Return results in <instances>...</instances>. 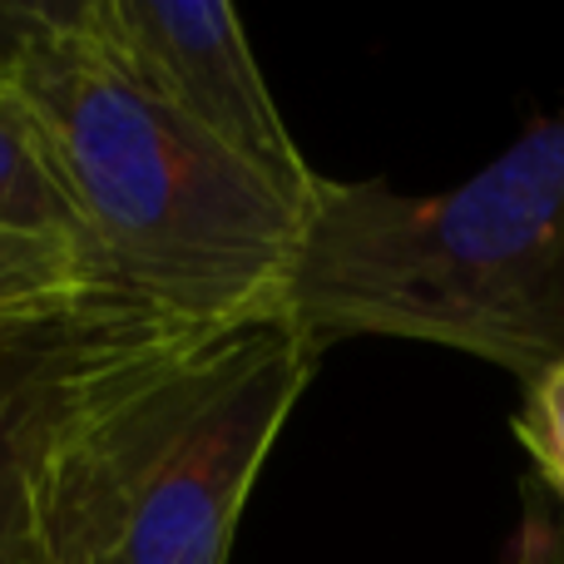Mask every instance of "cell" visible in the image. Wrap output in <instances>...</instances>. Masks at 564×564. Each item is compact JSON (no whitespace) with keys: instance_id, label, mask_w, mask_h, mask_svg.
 <instances>
[{"instance_id":"cell-1","label":"cell","mask_w":564,"mask_h":564,"mask_svg":"<svg viewBox=\"0 0 564 564\" xmlns=\"http://www.w3.org/2000/svg\"><path fill=\"white\" fill-rule=\"evenodd\" d=\"M278 317L317 351L406 337L530 387L564 357V109L446 194L322 178Z\"/></svg>"},{"instance_id":"cell-3","label":"cell","mask_w":564,"mask_h":564,"mask_svg":"<svg viewBox=\"0 0 564 564\" xmlns=\"http://www.w3.org/2000/svg\"><path fill=\"white\" fill-rule=\"evenodd\" d=\"M322 351L292 322L214 327L105 397L45 496L50 564H228Z\"/></svg>"},{"instance_id":"cell-6","label":"cell","mask_w":564,"mask_h":564,"mask_svg":"<svg viewBox=\"0 0 564 564\" xmlns=\"http://www.w3.org/2000/svg\"><path fill=\"white\" fill-rule=\"evenodd\" d=\"M0 234L79 258L105 288L95 238H89L85 214L55 164L45 124L15 89H0Z\"/></svg>"},{"instance_id":"cell-2","label":"cell","mask_w":564,"mask_h":564,"mask_svg":"<svg viewBox=\"0 0 564 564\" xmlns=\"http://www.w3.org/2000/svg\"><path fill=\"white\" fill-rule=\"evenodd\" d=\"M10 89L45 124L105 288L198 327L278 317L307 208L129 85L75 0H45Z\"/></svg>"},{"instance_id":"cell-7","label":"cell","mask_w":564,"mask_h":564,"mask_svg":"<svg viewBox=\"0 0 564 564\" xmlns=\"http://www.w3.org/2000/svg\"><path fill=\"white\" fill-rule=\"evenodd\" d=\"M85 292H99V282L79 258L0 234V317L6 312H30V307H50V302L85 297Z\"/></svg>"},{"instance_id":"cell-8","label":"cell","mask_w":564,"mask_h":564,"mask_svg":"<svg viewBox=\"0 0 564 564\" xmlns=\"http://www.w3.org/2000/svg\"><path fill=\"white\" fill-rule=\"evenodd\" d=\"M516 436L530 451L545 490L564 510V357L550 371H540L525 387V406L516 416Z\"/></svg>"},{"instance_id":"cell-5","label":"cell","mask_w":564,"mask_h":564,"mask_svg":"<svg viewBox=\"0 0 564 564\" xmlns=\"http://www.w3.org/2000/svg\"><path fill=\"white\" fill-rule=\"evenodd\" d=\"M85 40L149 99L243 159L292 204L312 208L322 174L297 139L248 45L243 15L224 0H75Z\"/></svg>"},{"instance_id":"cell-4","label":"cell","mask_w":564,"mask_h":564,"mask_svg":"<svg viewBox=\"0 0 564 564\" xmlns=\"http://www.w3.org/2000/svg\"><path fill=\"white\" fill-rule=\"evenodd\" d=\"M214 327L99 288L0 317V564L45 560V496L75 426Z\"/></svg>"},{"instance_id":"cell-9","label":"cell","mask_w":564,"mask_h":564,"mask_svg":"<svg viewBox=\"0 0 564 564\" xmlns=\"http://www.w3.org/2000/svg\"><path fill=\"white\" fill-rule=\"evenodd\" d=\"M516 564H564V510L545 506L535 490H530L525 525L516 540Z\"/></svg>"}]
</instances>
